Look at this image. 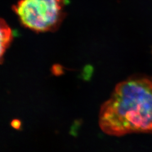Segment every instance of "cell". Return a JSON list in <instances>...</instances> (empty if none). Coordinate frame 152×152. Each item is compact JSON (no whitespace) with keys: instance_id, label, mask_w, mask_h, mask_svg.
I'll list each match as a JSON object with an SVG mask.
<instances>
[{"instance_id":"6da1fadb","label":"cell","mask_w":152,"mask_h":152,"mask_svg":"<svg viewBox=\"0 0 152 152\" xmlns=\"http://www.w3.org/2000/svg\"><path fill=\"white\" fill-rule=\"evenodd\" d=\"M99 124L110 136L152 132V77L134 76L117 84L101 106Z\"/></svg>"},{"instance_id":"7a4b0ae2","label":"cell","mask_w":152,"mask_h":152,"mask_svg":"<svg viewBox=\"0 0 152 152\" xmlns=\"http://www.w3.org/2000/svg\"><path fill=\"white\" fill-rule=\"evenodd\" d=\"M69 0H20L14 10L22 24L38 32L55 31L65 16Z\"/></svg>"},{"instance_id":"3957f363","label":"cell","mask_w":152,"mask_h":152,"mask_svg":"<svg viewBox=\"0 0 152 152\" xmlns=\"http://www.w3.org/2000/svg\"><path fill=\"white\" fill-rule=\"evenodd\" d=\"M12 39L11 28L7 23L0 18V64L2 61L6 50L9 47Z\"/></svg>"}]
</instances>
